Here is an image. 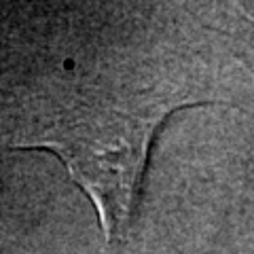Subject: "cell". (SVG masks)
I'll use <instances>...</instances> for the list:
<instances>
[{"mask_svg": "<svg viewBox=\"0 0 254 254\" xmlns=\"http://www.w3.org/2000/svg\"><path fill=\"white\" fill-rule=\"evenodd\" d=\"M250 36H252V38H254V26H252V28H250Z\"/></svg>", "mask_w": 254, "mask_h": 254, "instance_id": "obj_2", "label": "cell"}, {"mask_svg": "<svg viewBox=\"0 0 254 254\" xmlns=\"http://www.w3.org/2000/svg\"><path fill=\"white\" fill-rule=\"evenodd\" d=\"M172 110L85 108L53 123L21 148L47 150L60 159L91 197L108 244L129 229L150 153V144Z\"/></svg>", "mask_w": 254, "mask_h": 254, "instance_id": "obj_1", "label": "cell"}]
</instances>
